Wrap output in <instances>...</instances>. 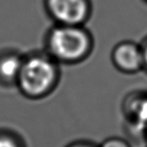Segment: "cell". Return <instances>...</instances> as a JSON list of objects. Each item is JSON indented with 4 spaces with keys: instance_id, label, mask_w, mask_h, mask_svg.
<instances>
[{
    "instance_id": "7",
    "label": "cell",
    "mask_w": 147,
    "mask_h": 147,
    "mask_svg": "<svg viewBox=\"0 0 147 147\" xmlns=\"http://www.w3.org/2000/svg\"><path fill=\"white\" fill-rule=\"evenodd\" d=\"M0 147H26L19 134L9 130H0Z\"/></svg>"
},
{
    "instance_id": "11",
    "label": "cell",
    "mask_w": 147,
    "mask_h": 147,
    "mask_svg": "<svg viewBox=\"0 0 147 147\" xmlns=\"http://www.w3.org/2000/svg\"><path fill=\"white\" fill-rule=\"evenodd\" d=\"M145 142H147V133H146V136H145Z\"/></svg>"
},
{
    "instance_id": "5",
    "label": "cell",
    "mask_w": 147,
    "mask_h": 147,
    "mask_svg": "<svg viewBox=\"0 0 147 147\" xmlns=\"http://www.w3.org/2000/svg\"><path fill=\"white\" fill-rule=\"evenodd\" d=\"M125 125L145 141L147 133V93H134L125 100Z\"/></svg>"
},
{
    "instance_id": "6",
    "label": "cell",
    "mask_w": 147,
    "mask_h": 147,
    "mask_svg": "<svg viewBox=\"0 0 147 147\" xmlns=\"http://www.w3.org/2000/svg\"><path fill=\"white\" fill-rule=\"evenodd\" d=\"M24 55L16 50L0 52V85L16 86Z\"/></svg>"
},
{
    "instance_id": "4",
    "label": "cell",
    "mask_w": 147,
    "mask_h": 147,
    "mask_svg": "<svg viewBox=\"0 0 147 147\" xmlns=\"http://www.w3.org/2000/svg\"><path fill=\"white\" fill-rule=\"evenodd\" d=\"M111 62L118 72L125 75H135L143 71L141 43L129 39L117 42L111 52Z\"/></svg>"
},
{
    "instance_id": "2",
    "label": "cell",
    "mask_w": 147,
    "mask_h": 147,
    "mask_svg": "<svg viewBox=\"0 0 147 147\" xmlns=\"http://www.w3.org/2000/svg\"><path fill=\"white\" fill-rule=\"evenodd\" d=\"M61 65L44 50L24 55L16 82L18 90L30 100H41L55 92L60 84Z\"/></svg>"
},
{
    "instance_id": "12",
    "label": "cell",
    "mask_w": 147,
    "mask_h": 147,
    "mask_svg": "<svg viewBox=\"0 0 147 147\" xmlns=\"http://www.w3.org/2000/svg\"><path fill=\"white\" fill-rule=\"evenodd\" d=\"M143 1H144V2L146 3V4H147V0H143Z\"/></svg>"
},
{
    "instance_id": "8",
    "label": "cell",
    "mask_w": 147,
    "mask_h": 147,
    "mask_svg": "<svg viewBox=\"0 0 147 147\" xmlns=\"http://www.w3.org/2000/svg\"><path fill=\"white\" fill-rule=\"evenodd\" d=\"M98 147H132V145L127 139L119 136H112L98 143Z\"/></svg>"
},
{
    "instance_id": "3",
    "label": "cell",
    "mask_w": 147,
    "mask_h": 147,
    "mask_svg": "<svg viewBox=\"0 0 147 147\" xmlns=\"http://www.w3.org/2000/svg\"><path fill=\"white\" fill-rule=\"evenodd\" d=\"M44 9L53 24L86 26L93 13L91 0H45Z\"/></svg>"
},
{
    "instance_id": "10",
    "label": "cell",
    "mask_w": 147,
    "mask_h": 147,
    "mask_svg": "<svg viewBox=\"0 0 147 147\" xmlns=\"http://www.w3.org/2000/svg\"><path fill=\"white\" fill-rule=\"evenodd\" d=\"M140 43H141L143 56V71L147 73V35L142 38V40Z\"/></svg>"
},
{
    "instance_id": "9",
    "label": "cell",
    "mask_w": 147,
    "mask_h": 147,
    "mask_svg": "<svg viewBox=\"0 0 147 147\" xmlns=\"http://www.w3.org/2000/svg\"><path fill=\"white\" fill-rule=\"evenodd\" d=\"M65 147H98V143L90 141V140H76L67 143Z\"/></svg>"
},
{
    "instance_id": "1",
    "label": "cell",
    "mask_w": 147,
    "mask_h": 147,
    "mask_svg": "<svg viewBox=\"0 0 147 147\" xmlns=\"http://www.w3.org/2000/svg\"><path fill=\"white\" fill-rule=\"evenodd\" d=\"M94 49V36L85 26L53 24L44 36L43 50L61 66L84 63Z\"/></svg>"
}]
</instances>
